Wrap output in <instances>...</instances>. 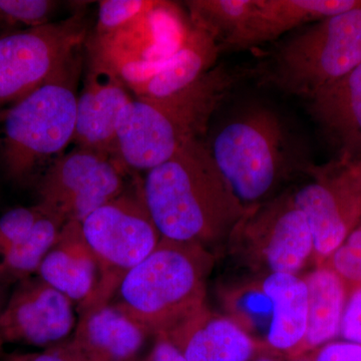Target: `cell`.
Returning <instances> with one entry per match:
<instances>
[{"label": "cell", "instance_id": "cell-1", "mask_svg": "<svg viewBox=\"0 0 361 361\" xmlns=\"http://www.w3.org/2000/svg\"><path fill=\"white\" fill-rule=\"evenodd\" d=\"M161 238L205 247L227 241L250 208L237 198L202 139L188 142L140 182Z\"/></svg>", "mask_w": 361, "mask_h": 361}, {"label": "cell", "instance_id": "cell-2", "mask_svg": "<svg viewBox=\"0 0 361 361\" xmlns=\"http://www.w3.org/2000/svg\"><path fill=\"white\" fill-rule=\"evenodd\" d=\"M237 80V73L219 66L170 96L134 97L118 118V161L127 171L148 172L202 139Z\"/></svg>", "mask_w": 361, "mask_h": 361}, {"label": "cell", "instance_id": "cell-3", "mask_svg": "<svg viewBox=\"0 0 361 361\" xmlns=\"http://www.w3.org/2000/svg\"><path fill=\"white\" fill-rule=\"evenodd\" d=\"M214 265L215 256L205 247L161 238L123 278L115 303L149 334H166L206 305Z\"/></svg>", "mask_w": 361, "mask_h": 361}, {"label": "cell", "instance_id": "cell-4", "mask_svg": "<svg viewBox=\"0 0 361 361\" xmlns=\"http://www.w3.org/2000/svg\"><path fill=\"white\" fill-rule=\"evenodd\" d=\"M80 52L51 80L0 111V154L11 179L25 183L73 142Z\"/></svg>", "mask_w": 361, "mask_h": 361}, {"label": "cell", "instance_id": "cell-5", "mask_svg": "<svg viewBox=\"0 0 361 361\" xmlns=\"http://www.w3.org/2000/svg\"><path fill=\"white\" fill-rule=\"evenodd\" d=\"M209 151L247 208L269 200L290 169L281 121L269 109H248L218 130Z\"/></svg>", "mask_w": 361, "mask_h": 361}, {"label": "cell", "instance_id": "cell-6", "mask_svg": "<svg viewBox=\"0 0 361 361\" xmlns=\"http://www.w3.org/2000/svg\"><path fill=\"white\" fill-rule=\"evenodd\" d=\"M361 63V6L312 23L285 40L265 66L268 82L310 99Z\"/></svg>", "mask_w": 361, "mask_h": 361}, {"label": "cell", "instance_id": "cell-7", "mask_svg": "<svg viewBox=\"0 0 361 361\" xmlns=\"http://www.w3.org/2000/svg\"><path fill=\"white\" fill-rule=\"evenodd\" d=\"M82 228L97 260L99 280L80 314L113 302L126 275L148 257L161 239L142 199L140 183L90 214Z\"/></svg>", "mask_w": 361, "mask_h": 361}, {"label": "cell", "instance_id": "cell-8", "mask_svg": "<svg viewBox=\"0 0 361 361\" xmlns=\"http://www.w3.org/2000/svg\"><path fill=\"white\" fill-rule=\"evenodd\" d=\"M80 13L27 30L0 33V111L51 80L87 39Z\"/></svg>", "mask_w": 361, "mask_h": 361}, {"label": "cell", "instance_id": "cell-9", "mask_svg": "<svg viewBox=\"0 0 361 361\" xmlns=\"http://www.w3.org/2000/svg\"><path fill=\"white\" fill-rule=\"evenodd\" d=\"M128 172L114 157L75 147L45 169L37 205L63 224L82 223L125 192Z\"/></svg>", "mask_w": 361, "mask_h": 361}, {"label": "cell", "instance_id": "cell-10", "mask_svg": "<svg viewBox=\"0 0 361 361\" xmlns=\"http://www.w3.org/2000/svg\"><path fill=\"white\" fill-rule=\"evenodd\" d=\"M310 182L292 193L314 244L317 265L326 262L361 223V160L310 167Z\"/></svg>", "mask_w": 361, "mask_h": 361}, {"label": "cell", "instance_id": "cell-11", "mask_svg": "<svg viewBox=\"0 0 361 361\" xmlns=\"http://www.w3.org/2000/svg\"><path fill=\"white\" fill-rule=\"evenodd\" d=\"M229 241L266 274L297 275L314 255L310 225L288 193L251 207Z\"/></svg>", "mask_w": 361, "mask_h": 361}, {"label": "cell", "instance_id": "cell-12", "mask_svg": "<svg viewBox=\"0 0 361 361\" xmlns=\"http://www.w3.org/2000/svg\"><path fill=\"white\" fill-rule=\"evenodd\" d=\"M75 303L39 276L20 282L0 313L4 342L49 348L75 329Z\"/></svg>", "mask_w": 361, "mask_h": 361}, {"label": "cell", "instance_id": "cell-13", "mask_svg": "<svg viewBox=\"0 0 361 361\" xmlns=\"http://www.w3.org/2000/svg\"><path fill=\"white\" fill-rule=\"evenodd\" d=\"M89 61L84 85L78 94L73 144L116 159L118 118L135 97L109 66L90 56Z\"/></svg>", "mask_w": 361, "mask_h": 361}, {"label": "cell", "instance_id": "cell-14", "mask_svg": "<svg viewBox=\"0 0 361 361\" xmlns=\"http://www.w3.org/2000/svg\"><path fill=\"white\" fill-rule=\"evenodd\" d=\"M151 334L116 303L80 313L71 343L87 361H135Z\"/></svg>", "mask_w": 361, "mask_h": 361}, {"label": "cell", "instance_id": "cell-15", "mask_svg": "<svg viewBox=\"0 0 361 361\" xmlns=\"http://www.w3.org/2000/svg\"><path fill=\"white\" fill-rule=\"evenodd\" d=\"M165 334L187 361H249L257 349L243 327L207 305Z\"/></svg>", "mask_w": 361, "mask_h": 361}, {"label": "cell", "instance_id": "cell-16", "mask_svg": "<svg viewBox=\"0 0 361 361\" xmlns=\"http://www.w3.org/2000/svg\"><path fill=\"white\" fill-rule=\"evenodd\" d=\"M313 120L338 152L337 160H361V63L311 97Z\"/></svg>", "mask_w": 361, "mask_h": 361}, {"label": "cell", "instance_id": "cell-17", "mask_svg": "<svg viewBox=\"0 0 361 361\" xmlns=\"http://www.w3.org/2000/svg\"><path fill=\"white\" fill-rule=\"evenodd\" d=\"M37 276L84 310L96 291L99 268L82 232V223L63 225L45 254Z\"/></svg>", "mask_w": 361, "mask_h": 361}, {"label": "cell", "instance_id": "cell-18", "mask_svg": "<svg viewBox=\"0 0 361 361\" xmlns=\"http://www.w3.org/2000/svg\"><path fill=\"white\" fill-rule=\"evenodd\" d=\"M360 6V0H253L245 25L228 49L272 42L292 30Z\"/></svg>", "mask_w": 361, "mask_h": 361}, {"label": "cell", "instance_id": "cell-19", "mask_svg": "<svg viewBox=\"0 0 361 361\" xmlns=\"http://www.w3.org/2000/svg\"><path fill=\"white\" fill-rule=\"evenodd\" d=\"M261 290L271 304L267 342L281 351H297L307 329L308 291L305 281L296 274L270 273Z\"/></svg>", "mask_w": 361, "mask_h": 361}, {"label": "cell", "instance_id": "cell-20", "mask_svg": "<svg viewBox=\"0 0 361 361\" xmlns=\"http://www.w3.org/2000/svg\"><path fill=\"white\" fill-rule=\"evenodd\" d=\"M221 51L211 35L192 25L177 51L153 77L135 89L133 96L163 97L189 87L214 68Z\"/></svg>", "mask_w": 361, "mask_h": 361}, {"label": "cell", "instance_id": "cell-21", "mask_svg": "<svg viewBox=\"0 0 361 361\" xmlns=\"http://www.w3.org/2000/svg\"><path fill=\"white\" fill-rule=\"evenodd\" d=\"M308 291L307 329L299 351L320 348L339 336L348 297L343 280L326 265L303 278Z\"/></svg>", "mask_w": 361, "mask_h": 361}, {"label": "cell", "instance_id": "cell-22", "mask_svg": "<svg viewBox=\"0 0 361 361\" xmlns=\"http://www.w3.org/2000/svg\"><path fill=\"white\" fill-rule=\"evenodd\" d=\"M63 225L61 221L44 214L25 239L4 252L0 255V284L18 285L35 276Z\"/></svg>", "mask_w": 361, "mask_h": 361}, {"label": "cell", "instance_id": "cell-23", "mask_svg": "<svg viewBox=\"0 0 361 361\" xmlns=\"http://www.w3.org/2000/svg\"><path fill=\"white\" fill-rule=\"evenodd\" d=\"M185 6L192 25L211 35L223 51L245 25L253 0H191Z\"/></svg>", "mask_w": 361, "mask_h": 361}, {"label": "cell", "instance_id": "cell-24", "mask_svg": "<svg viewBox=\"0 0 361 361\" xmlns=\"http://www.w3.org/2000/svg\"><path fill=\"white\" fill-rule=\"evenodd\" d=\"M61 6L52 0H0V28L37 27L51 23Z\"/></svg>", "mask_w": 361, "mask_h": 361}, {"label": "cell", "instance_id": "cell-25", "mask_svg": "<svg viewBox=\"0 0 361 361\" xmlns=\"http://www.w3.org/2000/svg\"><path fill=\"white\" fill-rule=\"evenodd\" d=\"M151 0H104L99 2V16L94 37H104L120 32L151 11Z\"/></svg>", "mask_w": 361, "mask_h": 361}, {"label": "cell", "instance_id": "cell-26", "mask_svg": "<svg viewBox=\"0 0 361 361\" xmlns=\"http://www.w3.org/2000/svg\"><path fill=\"white\" fill-rule=\"evenodd\" d=\"M44 214L39 205H35L18 207L0 215V255L25 239Z\"/></svg>", "mask_w": 361, "mask_h": 361}, {"label": "cell", "instance_id": "cell-27", "mask_svg": "<svg viewBox=\"0 0 361 361\" xmlns=\"http://www.w3.org/2000/svg\"><path fill=\"white\" fill-rule=\"evenodd\" d=\"M324 265L331 268L343 280L348 292L361 286V248L343 243L327 259Z\"/></svg>", "mask_w": 361, "mask_h": 361}, {"label": "cell", "instance_id": "cell-28", "mask_svg": "<svg viewBox=\"0 0 361 361\" xmlns=\"http://www.w3.org/2000/svg\"><path fill=\"white\" fill-rule=\"evenodd\" d=\"M339 336L344 341L361 344V286L348 292Z\"/></svg>", "mask_w": 361, "mask_h": 361}, {"label": "cell", "instance_id": "cell-29", "mask_svg": "<svg viewBox=\"0 0 361 361\" xmlns=\"http://www.w3.org/2000/svg\"><path fill=\"white\" fill-rule=\"evenodd\" d=\"M312 361H361V344L329 342L318 349Z\"/></svg>", "mask_w": 361, "mask_h": 361}, {"label": "cell", "instance_id": "cell-30", "mask_svg": "<svg viewBox=\"0 0 361 361\" xmlns=\"http://www.w3.org/2000/svg\"><path fill=\"white\" fill-rule=\"evenodd\" d=\"M27 361H87L71 339L54 344L39 353L27 355Z\"/></svg>", "mask_w": 361, "mask_h": 361}, {"label": "cell", "instance_id": "cell-31", "mask_svg": "<svg viewBox=\"0 0 361 361\" xmlns=\"http://www.w3.org/2000/svg\"><path fill=\"white\" fill-rule=\"evenodd\" d=\"M155 343L151 353L142 361H187L174 342L169 338L167 334H158L155 336Z\"/></svg>", "mask_w": 361, "mask_h": 361}, {"label": "cell", "instance_id": "cell-32", "mask_svg": "<svg viewBox=\"0 0 361 361\" xmlns=\"http://www.w3.org/2000/svg\"><path fill=\"white\" fill-rule=\"evenodd\" d=\"M344 243L361 248V223L351 232V234L349 235L348 238L346 239Z\"/></svg>", "mask_w": 361, "mask_h": 361}, {"label": "cell", "instance_id": "cell-33", "mask_svg": "<svg viewBox=\"0 0 361 361\" xmlns=\"http://www.w3.org/2000/svg\"><path fill=\"white\" fill-rule=\"evenodd\" d=\"M6 297H4V286L0 284V313L6 306Z\"/></svg>", "mask_w": 361, "mask_h": 361}, {"label": "cell", "instance_id": "cell-34", "mask_svg": "<svg viewBox=\"0 0 361 361\" xmlns=\"http://www.w3.org/2000/svg\"><path fill=\"white\" fill-rule=\"evenodd\" d=\"M4 361H27V355L11 356Z\"/></svg>", "mask_w": 361, "mask_h": 361}, {"label": "cell", "instance_id": "cell-35", "mask_svg": "<svg viewBox=\"0 0 361 361\" xmlns=\"http://www.w3.org/2000/svg\"><path fill=\"white\" fill-rule=\"evenodd\" d=\"M254 361H276L275 360H273V358L267 357V356H263V357H259L257 360Z\"/></svg>", "mask_w": 361, "mask_h": 361}, {"label": "cell", "instance_id": "cell-36", "mask_svg": "<svg viewBox=\"0 0 361 361\" xmlns=\"http://www.w3.org/2000/svg\"><path fill=\"white\" fill-rule=\"evenodd\" d=\"M2 343H4V341H2L1 337H0V349H1Z\"/></svg>", "mask_w": 361, "mask_h": 361}]
</instances>
